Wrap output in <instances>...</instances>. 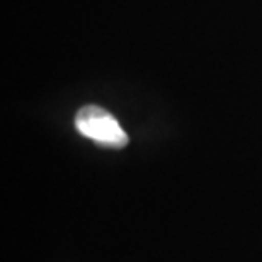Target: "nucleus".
<instances>
[{
  "label": "nucleus",
  "instance_id": "nucleus-1",
  "mask_svg": "<svg viewBox=\"0 0 262 262\" xmlns=\"http://www.w3.org/2000/svg\"><path fill=\"white\" fill-rule=\"evenodd\" d=\"M75 128L82 136L109 148H123L129 141L118 119L99 106H83L75 116Z\"/></svg>",
  "mask_w": 262,
  "mask_h": 262
}]
</instances>
